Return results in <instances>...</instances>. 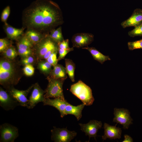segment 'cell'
Masks as SVG:
<instances>
[{
  "label": "cell",
  "instance_id": "9c48e42d",
  "mask_svg": "<svg viewBox=\"0 0 142 142\" xmlns=\"http://www.w3.org/2000/svg\"><path fill=\"white\" fill-rule=\"evenodd\" d=\"M79 124L80 126V129L82 131L85 133L86 136H89V141L91 137L94 138L97 141V133L99 129L101 128L102 125L101 121L91 120L87 123H79Z\"/></svg>",
  "mask_w": 142,
  "mask_h": 142
},
{
  "label": "cell",
  "instance_id": "7c38bea8",
  "mask_svg": "<svg viewBox=\"0 0 142 142\" xmlns=\"http://www.w3.org/2000/svg\"><path fill=\"white\" fill-rule=\"evenodd\" d=\"M33 89L29 98L28 108H33L38 103L43 102L45 99L44 94L45 91L40 88L38 84L36 83L33 85Z\"/></svg>",
  "mask_w": 142,
  "mask_h": 142
},
{
  "label": "cell",
  "instance_id": "2e32d148",
  "mask_svg": "<svg viewBox=\"0 0 142 142\" xmlns=\"http://www.w3.org/2000/svg\"><path fill=\"white\" fill-rule=\"evenodd\" d=\"M104 134L102 136L103 141L107 138L115 139L121 138L122 133L121 128L116 127V125H110L107 123H104Z\"/></svg>",
  "mask_w": 142,
  "mask_h": 142
},
{
  "label": "cell",
  "instance_id": "5bb4252c",
  "mask_svg": "<svg viewBox=\"0 0 142 142\" xmlns=\"http://www.w3.org/2000/svg\"><path fill=\"white\" fill-rule=\"evenodd\" d=\"M142 25V9L137 8L134 11L131 16L122 22L121 25L124 28L127 27H135Z\"/></svg>",
  "mask_w": 142,
  "mask_h": 142
},
{
  "label": "cell",
  "instance_id": "d590c367",
  "mask_svg": "<svg viewBox=\"0 0 142 142\" xmlns=\"http://www.w3.org/2000/svg\"><path fill=\"white\" fill-rule=\"evenodd\" d=\"M34 61L33 58L32 57L29 56L25 57L24 59H22V63L26 65L28 64H31Z\"/></svg>",
  "mask_w": 142,
  "mask_h": 142
},
{
  "label": "cell",
  "instance_id": "52a82bcc",
  "mask_svg": "<svg viewBox=\"0 0 142 142\" xmlns=\"http://www.w3.org/2000/svg\"><path fill=\"white\" fill-rule=\"evenodd\" d=\"M36 45L37 54L41 58L49 50L58 48L57 43L50 37L48 34H46L41 40Z\"/></svg>",
  "mask_w": 142,
  "mask_h": 142
},
{
  "label": "cell",
  "instance_id": "44dd1931",
  "mask_svg": "<svg viewBox=\"0 0 142 142\" xmlns=\"http://www.w3.org/2000/svg\"><path fill=\"white\" fill-rule=\"evenodd\" d=\"M24 34L33 44L36 45L41 40L46 34L34 30L27 29Z\"/></svg>",
  "mask_w": 142,
  "mask_h": 142
},
{
  "label": "cell",
  "instance_id": "8d00e7d4",
  "mask_svg": "<svg viewBox=\"0 0 142 142\" xmlns=\"http://www.w3.org/2000/svg\"><path fill=\"white\" fill-rule=\"evenodd\" d=\"M124 139L123 142H133V140L132 138L129 135L125 134L124 135Z\"/></svg>",
  "mask_w": 142,
  "mask_h": 142
},
{
  "label": "cell",
  "instance_id": "3957f363",
  "mask_svg": "<svg viewBox=\"0 0 142 142\" xmlns=\"http://www.w3.org/2000/svg\"><path fill=\"white\" fill-rule=\"evenodd\" d=\"M48 84L44 95L45 99L50 98H60L65 99L63 85L65 80L47 78Z\"/></svg>",
  "mask_w": 142,
  "mask_h": 142
},
{
  "label": "cell",
  "instance_id": "603a6c76",
  "mask_svg": "<svg viewBox=\"0 0 142 142\" xmlns=\"http://www.w3.org/2000/svg\"><path fill=\"white\" fill-rule=\"evenodd\" d=\"M33 44L24 34L19 40L17 44V49L28 50L31 49Z\"/></svg>",
  "mask_w": 142,
  "mask_h": 142
},
{
  "label": "cell",
  "instance_id": "cb8c5ba5",
  "mask_svg": "<svg viewBox=\"0 0 142 142\" xmlns=\"http://www.w3.org/2000/svg\"><path fill=\"white\" fill-rule=\"evenodd\" d=\"M61 28V27H60L56 29H54L50 32L49 34L50 37L57 43L64 40Z\"/></svg>",
  "mask_w": 142,
  "mask_h": 142
},
{
  "label": "cell",
  "instance_id": "4316f807",
  "mask_svg": "<svg viewBox=\"0 0 142 142\" xmlns=\"http://www.w3.org/2000/svg\"><path fill=\"white\" fill-rule=\"evenodd\" d=\"M128 49L130 50L142 49V39L135 41L128 42Z\"/></svg>",
  "mask_w": 142,
  "mask_h": 142
},
{
  "label": "cell",
  "instance_id": "d6a6232c",
  "mask_svg": "<svg viewBox=\"0 0 142 142\" xmlns=\"http://www.w3.org/2000/svg\"><path fill=\"white\" fill-rule=\"evenodd\" d=\"M9 41L6 38H1L0 39V51L4 52L10 46Z\"/></svg>",
  "mask_w": 142,
  "mask_h": 142
},
{
  "label": "cell",
  "instance_id": "ac0fdd59",
  "mask_svg": "<svg viewBox=\"0 0 142 142\" xmlns=\"http://www.w3.org/2000/svg\"><path fill=\"white\" fill-rule=\"evenodd\" d=\"M85 105L83 103L77 106H74L69 103L65 107V115H73L76 117L77 120H79L82 117V111Z\"/></svg>",
  "mask_w": 142,
  "mask_h": 142
},
{
  "label": "cell",
  "instance_id": "7a4b0ae2",
  "mask_svg": "<svg viewBox=\"0 0 142 142\" xmlns=\"http://www.w3.org/2000/svg\"><path fill=\"white\" fill-rule=\"evenodd\" d=\"M70 91L85 105H92L94 100L90 87L80 80L71 85Z\"/></svg>",
  "mask_w": 142,
  "mask_h": 142
},
{
  "label": "cell",
  "instance_id": "9a60e30c",
  "mask_svg": "<svg viewBox=\"0 0 142 142\" xmlns=\"http://www.w3.org/2000/svg\"><path fill=\"white\" fill-rule=\"evenodd\" d=\"M43 103L44 105L51 106L55 108L59 111L60 117L63 118L65 116L64 113L65 109L66 106L69 103L65 99L57 98L53 99L46 98Z\"/></svg>",
  "mask_w": 142,
  "mask_h": 142
},
{
  "label": "cell",
  "instance_id": "8992f818",
  "mask_svg": "<svg viewBox=\"0 0 142 142\" xmlns=\"http://www.w3.org/2000/svg\"><path fill=\"white\" fill-rule=\"evenodd\" d=\"M0 133L1 142H13L19 136L18 128L8 123L0 125Z\"/></svg>",
  "mask_w": 142,
  "mask_h": 142
},
{
  "label": "cell",
  "instance_id": "d4e9b609",
  "mask_svg": "<svg viewBox=\"0 0 142 142\" xmlns=\"http://www.w3.org/2000/svg\"><path fill=\"white\" fill-rule=\"evenodd\" d=\"M52 65L46 60L39 62L38 64L39 69L45 74L49 75L52 70Z\"/></svg>",
  "mask_w": 142,
  "mask_h": 142
},
{
  "label": "cell",
  "instance_id": "30bf717a",
  "mask_svg": "<svg viewBox=\"0 0 142 142\" xmlns=\"http://www.w3.org/2000/svg\"><path fill=\"white\" fill-rule=\"evenodd\" d=\"M94 35L88 33H80L74 35L72 39L73 47L77 48L88 46L94 40Z\"/></svg>",
  "mask_w": 142,
  "mask_h": 142
},
{
  "label": "cell",
  "instance_id": "5b68a950",
  "mask_svg": "<svg viewBox=\"0 0 142 142\" xmlns=\"http://www.w3.org/2000/svg\"><path fill=\"white\" fill-rule=\"evenodd\" d=\"M14 72L13 65L9 61L2 60L0 62V84L5 87L12 84L11 79Z\"/></svg>",
  "mask_w": 142,
  "mask_h": 142
},
{
  "label": "cell",
  "instance_id": "e575fe53",
  "mask_svg": "<svg viewBox=\"0 0 142 142\" xmlns=\"http://www.w3.org/2000/svg\"><path fill=\"white\" fill-rule=\"evenodd\" d=\"M18 54L22 56L26 57L30 56L32 53L31 49L21 50L17 49Z\"/></svg>",
  "mask_w": 142,
  "mask_h": 142
},
{
  "label": "cell",
  "instance_id": "ba28073f",
  "mask_svg": "<svg viewBox=\"0 0 142 142\" xmlns=\"http://www.w3.org/2000/svg\"><path fill=\"white\" fill-rule=\"evenodd\" d=\"M114 114L113 121L122 125L124 129H128L129 125L133 124V119L130 115L129 111L127 109L115 108Z\"/></svg>",
  "mask_w": 142,
  "mask_h": 142
},
{
  "label": "cell",
  "instance_id": "6da1fadb",
  "mask_svg": "<svg viewBox=\"0 0 142 142\" xmlns=\"http://www.w3.org/2000/svg\"><path fill=\"white\" fill-rule=\"evenodd\" d=\"M60 10L58 5L49 0H36L23 11V27L42 34H48L62 22Z\"/></svg>",
  "mask_w": 142,
  "mask_h": 142
},
{
  "label": "cell",
  "instance_id": "f546056e",
  "mask_svg": "<svg viewBox=\"0 0 142 142\" xmlns=\"http://www.w3.org/2000/svg\"><path fill=\"white\" fill-rule=\"evenodd\" d=\"M73 47L67 49L58 48L59 56L58 58V61L64 59L65 56L68 53L73 51Z\"/></svg>",
  "mask_w": 142,
  "mask_h": 142
},
{
  "label": "cell",
  "instance_id": "836d02e7",
  "mask_svg": "<svg viewBox=\"0 0 142 142\" xmlns=\"http://www.w3.org/2000/svg\"><path fill=\"white\" fill-rule=\"evenodd\" d=\"M58 48L67 49L70 48L69 47V40L67 39L57 43Z\"/></svg>",
  "mask_w": 142,
  "mask_h": 142
},
{
  "label": "cell",
  "instance_id": "ffe728a7",
  "mask_svg": "<svg viewBox=\"0 0 142 142\" xmlns=\"http://www.w3.org/2000/svg\"><path fill=\"white\" fill-rule=\"evenodd\" d=\"M82 48L88 50L91 53L94 59L102 64H103L106 61L111 60L109 56L104 55L94 47L87 46Z\"/></svg>",
  "mask_w": 142,
  "mask_h": 142
},
{
  "label": "cell",
  "instance_id": "8fae6325",
  "mask_svg": "<svg viewBox=\"0 0 142 142\" xmlns=\"http://www.w3.org/2000/svg\"><path fill=\"white\" fill-rule=\"evenodd\" d=\"M33 86L25 90H19L13 87L9 89V93L15 100L20 105L28 108L29 100L27 98V95Z\"/></svg>",
  "mask_w": 142,
  "mask_h": 142
},
{
  "label": "cell",
  "instance_id": "d6986e66",
  "mask_svg": "<svg viewBox=\"0 0 142 142\" xmlns=\"http://www.w3.org/2000/svg\"><path fill=\"white\" fill-rule=\"evenodd\" d=\"M24 28L18 29L5 23L4 29L8 37L12 39H15L21 36L23 33Z\"/></svg>",
  "mask_w": 142,
  "mask_h": 142
},
{
  "label": "cell",
  "instance_id": "e0dca14e",
  "mask_svg": "<svg viewBox=\"0 0 142 142\" xmlns=\"http://www.w3.org/2000/svg\"><path fill=\"white\" fill-rule=\"evenodd\" d=\"M49 74L48 78L65 80L67 78L65 68L61 64H57Z\"/></svg>",
  "mask_w": 142,
  "mask_h": 142
},
{
  "label": "cell",
  "instance_id": "83f0119b",
  "mask_svg": "<svg viewBox=\"0 0 142 142\" xmlns=\"http://www.w3.org/2000/svg\"><path fill=\"white\" fill-rule=\"evenodd\" d=\"M128 34L131 37L142 36V25L135 27L133 29L128 32Z\"/></svg>",
  "mask_w": 142,
  "mask_h": 142
},
{
  "label": "cell",
  "instance_id": "484cf974",
  "mask_svg": "<svg viewBox=\"0 0 142 142\" xmlns=\"http://www.w3.org/2000/svg\"><path fill=\"white\" fill-rule=\"evenodd\" d=\"M5 56L8 58L12 59L17 55L18 53L15 49L13 47L10 46L4 51Z\"/></svg>",
  "mask_w": 142,
  "mask_h": 142
},
{
  "label": "cell",
  "instance_id": "277c9868",
  "mask_svg": "<svg viewBox=\"0 0 142 142\" xmlns=\"http://www.w3.org/2000/svg\"><path fill=\"white\" fill-rule=\"evenodd\" d=\"M51 139L55 142H69L77 135L74 131H70L67 128H60L53 126L51 130Z\"/></svg>",
  "mask_w": 142,
  "mask_h": 142
},
{
  "label": "cell",
  "instance_id": "1f68e13d",
  "mask_svg": "<svg viewBox=\"0 0 142 142\" xmlns=\"http://www.w3.org/2000/svg\"><path fill=\"white\" fill-rule=\"evenodd\" d=\"M23 70L25 75L29 76L32 75L34 72V68L31 64L26 65Z\"/></svg>",
  "mask_w": 142,
  "mask_h": 142
},
{
  "label": "cell",
  "instance_id": "4fadbf2b",
  "mask_svg": "<svg viewBox=\"0 0 142 142\" xmlns=\"http://www.w3.org/2000/svg\"><path fill=\"white\" fill-rule=\"evenodd\" d=\"M20 105L19 103L1 87L0 90V105L7 111L13 110Z\"/></svg>",
  "mask_w": 142,
  "mask_h": 142
},
{
  "label": "cell",
  "instance_id": "f1b7e54d",
  "mask_svg": "<svg viewBox=\"0 0 142 142\" xmlns=\"http://www.w3.org/2000/svg\"><path fill=\"white\" fill-rule=\"evenodd\" d=\"M58 50L53 52L45 60L50 63L52 66H54L57 64L58 62L57 58V54Z\"/></svg>",
  "mask_w": 142,
  "mask_h": 142
},
{
  "label": "cell",
  "instance_id": "4dcf8cb0",
  "mask_svg": "<svg viewBox=\"0 0 142 142\" xmlns=\"http://www.w3.org/2000/svg\"><path fill=\"white\" fill-rule=\"evenodd\" d=\"M10 8L9 6L6 7L3 10L1 15V19L2 22H6V21L10 14Z\"/></svg>",
  "mask_w": 142,
  "mask_h": 142
},
{
  "label": "cell",
  "instance_id": "7402d4cb",
  "mask_svg": "<svg viewBox=\"0 0 142 142\" xmlns=\"http://www.w3.org/2000/svg\"><path fill=\"white\" fill-rule=\"evenodd\" d=\"M65 62L67 73L71 81L74 82L75 81V64L71 59H65Z\"/></svg>",
  "mask_w": 142,
  "mask_h": 142
}]
</instances>
